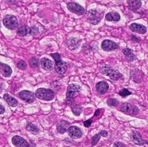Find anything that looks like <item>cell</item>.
Instances as JSON below:
<instances>
[{"label":"cell","instance_id":"cell-27","mask_svg":"<svg viewBox=\"0 0 148 147\" xmlns=\"http://www.w3.org/2000/svg\"><path fill=\"white\" fill-rule=\"evenodd\" d=\"M107 103L109 106L116 107L119 104V102L115 98H110L107 101Z\"/></svg>","mask_w":148,"mask_h":147},{"label":"cell","instance_id":"cell-24","mask_svg":"<svg viewBox=\"0 0 148 147\" xmlns=\"http://www.w3.org/2000/svg\"><path fill=\"white\" fill-rule=\"evenodd\" d=\"M26 129L29 132L37 134L39 132V129L34 124L31 123H29L27 125Z\"/></svg>","mask_w":148,"mask_h":147},{"label":"cell","instance_id":"cell-36","mask_svg":"<svg viewBox=\"0 0 148 147\" xmlns=\"http://www.w3.org/2000/svg\"><path fill=\"white\" fill-rule=\"evenodd\" d=\"M101 136H103V137H107L108 135V132L105 130H102V131H101L100 133H99Z\"/></svg>","mask_w":148,"mask_h":147},{"label":"cell","instance_id":"cell-30","mask_svg":"<svg viewBox=\"0 0 148 147\" xmlns=\"http://www.w3.org/2000/svg\"><path fill=\"white\" fill-rule=\"evenodd\" d=\"M17 66L19 69L23 70L27 67V64L23 60H20L17 63Z\"/></svg>","mask_w":148,"mask_h":147},{"label":"cell","instance_id":"cell-26","mask_svg":"<svg viewBox=\"0 0 148 147\" xmlns=\"http://www.w3.org/2000/svg\"><path fill=\"white\" fill-rule=\"evenodd\" d=\"M72 111L75 115L79 116L82 113V108L78 105H72L71 107Z\"/></svg>","mask_w":148,"mask_h":147},{"label":"cell","instance_id":"cell-35","mask_svg":"<svg viewBox=\"0 0 148 147\" xmlns=\"http://www.w3.org/2000/svg\"><path fill=\"white\" fill-rule=\"evenodd\" d=\"M114 147H125L126 146L122 142H116L114 144Z\"/></svg>","mask_w":148,"mask_h":147},{"label":"cell","instance_id":"cell-1","mask_svg":"<svg viewBox=\"0 0 148 147\" xmlns=\"http://www.w3.org/2000/svg\"><path fill=\"white\" fill-rule=\"evenodd\" d=\"M99 71L102 75L109 77L113 80H118L123 77V75L117 70L113 69L110 66H105L99 68Z\"/></svg>","mask_w":148,"mask_h":147},{"label":"cell","instance_id":"cell-28","mask_svg":"<svg viewBox=\"0 0 148 147\" xmlns=\"http://www.w3.org/2000/svg\"><path fill=\"white\" fill-rule=\"evenodd\" d=\"M101 136L100 134H97L92 137V141H91V145L92 146H94L97 144L99 140L101 139Z\"/></svg>","mask_w":148,"mask_h":147},{"label":"cell","instance_id":"cell-19","mask_svg":"<svg viewBox=\"0 0 148 147\" xmlns=\"http://www.w3.org/2000/svg\"><path fill=\"white\" fill-rule=\"evenodd\" d=\"M97 90L101 94H104L107 92L109 89V85L105 81L98 82L96 85Z\"/></svg>","mask_w":148,"mask_h":147},{"label":"cell","instance_id":"cell-18","mask_svg":"<svg viewBox=\"0 0 148 147\" xmlns=\"http://www.w3.org/2000/svg\"><path fill=\"white\" fill-rule=\"evenodd\" d=\"M42 67L46 70L49 71L52 70L53 67V62L47 58H42L41 60Z\"/></svg>","mask_w":148,"mask_h":147},{"label":"cell","instance_id":"cell-33","mask_svg":"<svg viewBox=\"0 0 148 147\" xmlns=\"http://www.w3.org/2000/svg\"><path fill=\"white\" fill-rule=\"evenodd\" d=\"M123 54L124 55H126V56H128L131 54V50L129 49V48H125V49L123 50Z\"/></svg>","mask_w":148,"mask_h":147},{"label":"cell","instance_id":"cell-32","mask_svg":"<svg viewBox=\"0 0 148 147\" xmlns=\"http://www.w3.org/2000/svg\"><path fill=\"white\" fill-rule=\"evenodd\" d=\"M39 32L38 28L36 26H33L29 29V33L31 34H36Z\"/></svg>","mask_w":148,"mask_h":147},{"label":"cell","instance_id":"cell-15","mask_svg":"<svg viewBox=\"0 0 148 147\" xmlns=\"http://www.w3.org/2000/svg\"><path fill=\"white\" fill-rule=\"evenodd\" d=\"M130 28L133 32L140 34H145L147 32V28L142 24L133 23L130 27Z\"/></svg>","mask_w":148,"mask_h":147},{"label":"cell","instance_id":"cell-29","mask_svg":"<svg viewBox=\"0 0 148 147\" xmlns=\"http://www.w3.org/2000/svg\"><path fill=\"white\" fill-rule=\"evenodd\" d=\"M119 95L123 97H125L131 95L132 93L130 91L127 89H123L120 91L119 92Z\"/></svg>","mask_w":148,"mask_h":147},{"label":"cell","instance_id":"cell-16","mask_svg":"<svg viewBox=\"0 0 148 147\" xmlns=\"http://www.w3.org/2000/svg\"><path fill=\"white\" fill-rule=\"evenodd\" d=\"M81 40L75 38H71L68 40L67 45L70 50H74L78 48L81 44Z\"/></svg>","mask_w":148,"mask_h":147},{"label":"cell","instance_id":"cell-5","mask_svg":"<svg viewBox=\"0 0 148 147\" xmlns=\"http://www.w3.org/2000/svg\"><path fill=\"white\" fill-rule=\"evenodd\" d=\"M67 7L69 11L78 16L82 15L85 12V9L83 7L74 2L68 3Z\"/></svg>","mask_w":148,"mask_h":147},{"label":"cell","instance_id":"cell-6","mask_svg":"<svg viewBox=\"0 0 148 147\" xmlns=\"http://www.w3.org/2000/svg\"><path fill=\"white\" fill-rule=\"evenodd\" d=\"M81 87L77 84H72L69 85L67 89L66 96L67 98L71 99L80 92Z\"/></svg>","mask_w":148,"mask_h":147},{"label":"cell","instance_id":"cell-12","mask_svg":"<svg viewBox=\"0 0 148 147\" xmlns=\"http://www.w3.org/2000/svg\"><path fill=\"white\" fill-rule=\"evenodd\" d=\"M69 135L74 139H78L82 137V133L81 129L76 126H72L68 129Z\"/></svg>","mask_w":148,"mask_h":147},{"label":"cell","instance_id":"cell-2","mask_svg":"<svg viewBox=\"0 0 148 147\" xmlns=\"http://www.w3.org/2000/svg\"><path fill=\"white\" fill-rule=\"evenodd\" d=\"M103 16V13L96 9H91L89 10L87 14V20L93 25H96L101 22Z\"/></svg>","mask_w":148,"mask_h":147},{"label":"cell","instance_id":"cell-11","mask_svg":"<svg viewBox=\"0 0 148 147\" xmlns=\"http://www.w3.org/2000/svg\"><path fill=\"white\" fill-rule=\"evenodd\" d=\"M67 64L65 61L61 60L60 61L56 62L55 70L58 74H64L67 70Z\"/></svg>","mask_w":148,"mask_h":147},{"label":"cell","instance_id":"cell-25","mask_svg":"<svg viewBox=\"0 0 148 147\" xmlns=\"http://www.w3.org/2000/svg\"><path fill=\"white\" fill-rule=\"evenodd\" d=\"M30 67L33 68H37L39 66V61L38 59L36 58H32L29 61Z\"/></svg>","mask_w":148,"mask_h":147},{"label":"cell","instance_id":"cell-17","mask_svg":"<svg viewBox=\"0 0 148 147\" xmlns=\"http://www.w3.org/2000/svg\"><path fill=\"white\" fill-rule=\"evenodd\" d=\"M0 72L3 77H8L12 74V69L8 65L0 62Z\"/></svg>","mask_w":148,"mask_h":147},{"label":"cell","instance_id":"cell-10","mask_svg":"<svg viewBox=\"0 0 148 147\" xmlns=\"http://www.w3.org/2000/svg\"><path fill=\"white\" fill-rule=\"evenodd\" d=\"M119 46L116 42L110 40H104L101 43V48L106 51H111L117 49Z\"/></svg>","mask_w":148,"mask_h":147},{"label":"cell","instance_id":"cell-41","mask_svg":"<svg viewBox=\"0 0 148 147\" xmlns=\"http://www.w3.org/2000/svg\"><path fill=\"white\" fill-rule=\"evenodd\" d=\"M1 87H0V90H1Z\"/></svg>","mask_w":148,"mask_h":147},{"label":"cell","instance_id":"cell-14","mask_svg":"<svg viewBox=\"0 0 148 147\" xmlns=\"http://www.w3.org/2000/svg\"><path fill=\"white\" fill-rule=\"evenodd\" d=\"M130 139L134 143L139 146H143L146 143L140 133L136 131H134L131 133Z\"/></svg>","mask_w":148,"mask_h":147},{"label":"cell","instance_id":"cell-40","mask_svg":"<svg viewBox=\"0 0 148 147\" xmlns=\"http://www.w3.org/2000/svg\"><path fill=\"white\" fill-rule=\"evenodd\" d=\"M1 22H0V27H1Z\"/></svg>","mask_w":148,"mask_h":147},{"label":"cell","instance_id":"cell-23","mask_svg":"<svg viewBox=\"0 0 148 147\" xmlns=\"http://www.w3.org/2000/svg\"><path fill=\"white\" fill-rule=\"evenodd\" d=\"M17 33L22 37L26 36L28 33V28L26 25H21L19 26L17 29Z\"/></svg>","mask_w":148,"mask_h":147},{"label":"cell","instance_id":"cell-20","mask_svg":"<svg viewBox=\"0 0 148 147\" xmlns=\"http://www.w3.org/2000/svg\"><path fill=\"white\" fill-rule=\"evenodd\" d=\"M105 19L108 21H119L121 19L120 15L117 12H110L105 16Z\"/></svg>","mask_w":148,"mask_h":147},{"label":"cell","instance_id":"cell-34","mask_svg":"<svg viewBox=\"0 0 148 147\" xmlns=\"http://www.w3.org/2000/svg\"><path fill=\"white\" fill-rule=\"evenodd\" d=\"M92 121L91 120H88V121H85L84 122V127H90V125L92 124Z\"/></svg>","mask_w":148,"mask_h":147},{"label":"cell","instance_id":"cell-31","mask_svg":"<svg viewBox=\"0 0 148 147\" xmlns=\"http://www.w3.org/2000/svg\"><path fill=\"white\" fill-rule=\"evenodd\" d=\"M50 55L54 59L56 62L61 60V57L60 54L58 53L50 54Z\"/></svg>","mask_w":148,"mask_h":147},{"label":"cell","instance_id":"cell-13","mask_svg":"<svg viewBox=\"0 0 148 147\" xmlns=\"http://www.w3.org/2000/svg\"><path fill=\"white\" fill-rule=\"evenodd\" d=\"M69 126L70 123L69 122L65 120H62L57 123L56 128L58 133L62 134L65 133L68 130L70 127Z\"/></svg>","mask_w":148,"mask_h":147},{"label":"cell","instance_id":"cell-3","mask_svg":"<svg viewBox=\"0 0 148 147\" xmlns=\"http://www.w3.org/2000/svg\"><path fill=\"white\" fill-rule=\"evenodd\" d=\"M35 96L37 98L41 100L50 101L54 98L55 94L50 89L40 88L36 91Z\"/></svg>","mask_w":148,"mask_h":147},{"label":"cell","instance_id":"cell-42","mask_svg":"<svg viewBox=\"0 0 148 147\" xmlns=\"http://www.w3.org/2000/svg\"></svg>","mask_w":148,"mask_h":147},{"label":"cell","instance_id":"cell-21","mask_svg":"<svg viewBox=\"0 0 148 147\" xmlns=\"http://www.w3.org/2000/svg\"><path fill=\"white\" fill-rule=\"evenodd\" d=\"M3 99L7 103L12 107H16L18 105V102L16 99L12 97L9 94H5L3 96Z\"/></svg>","mask_w":148,"mask_h":147},{"label":"cell","instance_id":"cell-39","mask_svg":"<svg viewBox=\"0 0 148 147\" xmlns=\"http://www.w3.org/2000/svg\"><path fill=\"white\" fill-rule=\"evenodd\" d=\"M99 113H100V110H97L96 111L95 113V114H94V116H98V115L99 114Z\"/></svg>","mask_w":148,"mask_h":147},{"label":"cell","instance_id":"cell-7","mask_svg":"<svg viewBox=\"0 0 148 147\" xmlns=\"http://www.w3.org/2000/svg\"><path fill=\"white\" fill-rule=\"evenodd\" d=\"M121 110L122 112L127 113L128 114L132 115L137 114L139 111V109L136 106H133L128 103H125L122 104L121 107Z\"/></svg>","mask_w":148,"mask_h":147},{"label":"cell","instance_id":"cell-4","mask_svg":"<svg viewBox=\"0 0 148 147\" xmlns=\"http://www.w3.org/2000/svg\"><path fill=\"white\" fill-rule=\"evenodd\" d=\"M3 25L9 29H16L18 26V21L15 16L12 15H7L3 20Z\"/></svg>","mask_w":148,"mask_h":147},{"label":"cell","instance_id":"cell-22","mask_svg":"<svg viewBox=\"0 0 148 147\" xmlns=\"http://www.w3.org/2000/svg\"><path fill=\"white\" fill-rule=\"evenodd\" d=\"M128 3L131 9L134 11H136L140 8L142 6V2L140 1H128Z\"/></svg>","mask_w":148,"mask_h":147},{"label":"cell","instance_id":"cell-38","mask_svg":"<svg viewBox=\"0 0 148 147\" xmlns=\"http://www.w3.org/2000/svg\"><path fill=\"white\" fill-rule=\"evenodd\" d=\"M132 39L134 41H137V42H138V41H140V40L139 38L138 37H136V36H134V35H132Z\"/></svg>","mask_w":148,"mask_h":147},{"label":"cell","instance_id":"cell-8","mask_svg":"<svg viewBox=\"0 0 148 147\" xmlns=\"http://www.w3.org/2000/svg\"><path fill=\"white\" fill-rule=\"evenodd\" d=\"M12 142L16 147H35L34 145L29 144L27 141L18 135H16L12 138Z\"/></svg>","mask_w":148,"mask_h":147},{"label":"cell","instance_id":"cell-37","mask_svg":"<svg viewBox=\"0 0 148 147\" xmlns=\"http://www.w3.org/2000/svg\"><path fill=\"white\" fill-rule=\"evenodd\" d=\"M5 111V109L4 107L2 105L0 104V115L4 113Z\"/></svg>","mask_w":148,"mask_h":147},{"label":"cell","instance_id":"cell-9","mask_svg":"<svg viewBox=\"0 0 148 147\" xmlns=\"http://www.w3.org/2000/svg\"><path fill=\"white\" fill-rule=\"evenodd\" d=\"M19 95L20 98L26 102L32 103L36 100L35 94L29 91H22Z\"/></svg>","mask_w":148,"mask_h":147}]
</instances>
